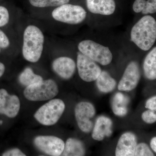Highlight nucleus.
I'll return each instance as SVG.
<instances>
[{
    "label": "nucleus",
    "mask_w": 156,
    "mask_h": 156,
    "mask_svg": "<svg viewBox=\"0 0 156 156\" xmlns=\"http://www.w3.org/2000/svg\"><path fill=\"white\" fill-rule=\"evenodd\" d=\"M112 122L108 117L104 116L98 117L92 131V138L95 140L101 141L106 136H111L112 134Z\"/></svg>",
    "instance_id": "15"
},
{
    "label": "nucleus",
    "mask_w": 156,
    "mask_h": 156,
    "mask_svg": "<svg viewBox=\"0 0 156 156\" xmlns=\"http://www.w3.org/2000/svg\"><path fill=\"white\" fill-rule=\"evenodd\" d=\"M44 37L41 30L34 25H29L23 34L22 53L23 57L29 62H37L41 56Z\"/></svg>",
    "instance_id": "2"
},
{
    "label": "nucleus",
    "mask_w": 156,
    "mask_h": 156,
    "mask_svg": "<svg viewBox=\"0 0 156 156\" xmlns=\"http://www.w3.org/2000/svg\"><path fill=\"white\" fill-rule=\"evenodd\" d=\"M131 41L140 50H150L156 40V21L151 15H146L135 23L131 31Z\"/></svg>",
    "instance_id": "1"
},
{
    "label": "nucleus",
    "mask_w": 156,
    "mask_h": 156,
    "mask_svg": "<svg viewBox=\"0 0 156 156\" xmlns=\"http://www.w3.org/2000/svg\"><path fill=\"white\" fill-rule=\"evenodd\" d=\"M32 5L37 8L58 7L68 4L70 0H28Z\"/></svg>",
    "instance_id": "21"
},
{
    "label": "nucleus",
    "mask_w": 156,
    "mask_h": 156,
    "mask_svg": "<svg viewBox=\"0 0 156 156\" xmlns=\"http://www.w3.org/2000/svg\"><path fill=\"white\" fill-rule=\"evenodd\" d=\"M52 17L55 20L70 24H77L83 22L87 16L85 9L80 6L65 4L53 11Z\"/></svg>",
    "instance_id": "6"
},
{
    "label": "nucleus",
    "mask_w": 156,
    "mask_h": 156,
    "mask_svg": "<svg viewBox=\"0 0 156 156\" xmlns=\"http://www.w3.org/2000/svg\"><path fill=\"white\" fill-rule=\"evenodd\" d=\"M5 70V65L2 62H0V78L4 74Z\"/></svg>",
    "instance_id": "31"
},
{
    "label": "nucleus",
    "mask_w": 156,
    "mask_h": 156,
    "mask_svg": "<svg viewBox=\"0 0 156 156\" xmlns=\"http://www.w3.org/2000/svg\"><path fill=\"white\" fill-rule=\"evenodd\" d=\"M76 66L75 61L68 57H58L54 60L52 64L53 71L65 80H69L73 76Z\"/></svg>",
    "instance_id": "13"
},
{
    "label": "nucleus",
    "mask_w": 156,
    "mask_h": 156,
    "mask_svg": "<svg viewBox=\"0 0 156 156\" xmlns=\"http://www.w3.org/2000/svg\"><path fill=\"white\" fill-rule=\"evenodd\" d=\"M86 3L87 9L92 14L108 16L115 11V0H87Z\"/></svg>",
    "instance_id": "14"
},
{
    "label": "nucleus",
    "mask_w": 156,
    "mask_h": 156,
    "mask_svg": "<svg viewBox=\"0 0 156 156\" xmlns=\"http://www.w3.org/2000/svg\"><path fill=\"white\" fill-rule=\"evenodd\" d=\"M10 45V41L6 34L0 29V48L6 49Z\"/></svg>",
    "instance_id": "27"
},
{
    "label": "nucleus",
    "mask_w": 156,
    "mask_h": 156,
    "mask_svg": "<svg viewBox=\"0 0 156 156\" xmlns=\"http://www.w3.org/2000/svg\"><path fill=\"white\" fill-rule=\"evenodd\" d=\"M79 51L85 56L103 66L110 64L113 55L108 47L92 40L82 41L78 46Z\"/></svg>",
    "instance_id": "5"
},
{
    "label": "nucleus",
    "mask_w": 156,
    "mask_h": 156,
    "mask_svg": "<svg viewBox=\"0 0 156 156\" xmlns=\"http://www.w3.org/2000/svg\"><path fill=\"white\" fill-rule=\"evenodd\" d=\"M75 114L78 126L81 131L87 133L91 132L93 127L91 119L95 114L93 105L86 101L80 102L76 105Z\"/></svg>",
    "instance_id": "8"
},
{
    "label": "nucleus",
    "mask_w": 156,
    "mask_h": 156,
    "mask_svg": "<svg viewBox=\"0 0 156 156\" xmlns=\"http://www.w3.org/2000/svg\"><path fill=\"white\" fill-rule=\"evenodd\" d=\"M34 143L40 151L53 156L61 155L65 146L63 140L53 136H37L34 140Z\"/></svg>",
    "instance_id": "9"
},
{
    "label": "nucleus",
    "mask_w": 156,
    "mask_h": 156,
    "mask_svg": "<svg viewBox=\"0 0 156 156\" xmlns=\"http://www.w3.org/2000/svg\"><path fill=\"white\" fill-rule=\"evenodd\" d=\"M137 145L136 136L131 132H126L119 139L115 150L116 156H134Z\"/></svg>",
    "instance_id": "12"
},
{
    "label": "nucleus",
    "mask_w": 156,
    "mask_h": 156,
    "mask_svg": "<svg viewBox=\"0 0 156 156\" xmlns=\"http://www.w3.org/2000/svg\"><path fill=\"white\" fill-rule=\"evenodd\" d=\"M145 107L152 110H156V96L151 98L147 101Z\"/></svg>",
    "instance_id": "29"
},
{
    "label": "nucleus",
    "mask_w": 156,
    "mask_h": 156,
    "mask_svg": "<svg viewBox=\"0 0 156 156\" xmlns=\"http://www.w3.org/2000/svg\"><path fill=\"white\" fill-rule=\"evenodd\" d=\"M129 99L122 93L118 92L115 95L113 99L112 111L114 113L119 116H124L128 112L127 105Z\"/></svg>",
    "instance_id": "19"
},
{
    "label": "nucleus",
    "mask_w": 156,
    "mask_h": 156,
    "mask_svg": "<svg viewBox=\"0 0 156 156\" xmlns=\"http://www.w3.org/2000/svg\"><path fill=\"white\" fill-rule=\"evenodd\" d=\"M77 67L80 77L87 82L96 80L102 71L96 62L80 52L77 57Z\"/></svg>",
    "instance_id": "7"
},
{
    "label": "nucleus",
    "mask_w": 156,
    "mask_h": 156,
    "mask_svg": "<svg viewBox=\"0 0 156 156\" xmlns=\"http://www.w3.org/2000/svg\"><path fill=\"white\" fill-rule=\"evenodd\" d=\"M1 48H0V53H1Z\"/></svg>",
    "instance_id": "32"
},
{
    "label": "nucleus",
    "mask_w": 156,
    "mask_h": 156,
    "mask_svg": "<svg viewBox=\"0 0 156 156\" xmlns=\"http://www.w3.org/2000/svg\"><path fill=\"white\" fill-rule=\"evenodd\" d=\"M143 70L146 77L149 80L156 78V48L154 47L146 56L143 63Z\"/></svg>",
    "instance_id": "17"
},
{
    "label": "nucleus",
    "mask_w": 156,
    "mask_h": 156,
    "mask_svg": "<svg viewBox=\"0 0 156 156\" xmlns=\"http://www.w3.org/2000/svg\"><path fill=\"white\" fill-rule=\"evenodd\" d=\"M85 146L82 141L75 138H69L65 144L64 150L61 155L82 156L85 155Z\"/></svg>",
    "instance_id": "16"
},
{
    "label": "nucleus",
    "mask_w": 156,
    "mask_h": 156,
    "mask_svg": "<svg viewBox=\"0 0 156 156\" xmlns=\"http://www.w3.org/2000/svg\"><path fill=\"white\" fill-rule=\"evenodd\" d=\"M156 12V0H147L145 9L142 12L144 15L153 14Z\"/></svg>",
    "instance_id": "25"
},
{
    "label": "nucleus",
    "mask_w": 156,
    "mask_h": 156,
    "mask_svg": "<svg viewBox=\"0 0 156 156\" xmlns=\"http://www.w3.org/2000/svg\"><path fill=\"white\" fill-rule=\"evenodd\" d=\"M141 73L139 65L136 61H131L126 67L122 77L118 85L121 91H131L135 89L140 80Z\"/></svg>",
    "instance_id": "10"
},
{
    "label": "nucleus",
    "mask_w": 156,
    "mask_h": 156,
    "mask_svg": "<svg viewBox=\"0 0 156 156\" xmlns=\"http://www.w3.org/2000/svg\"><path fill=\"white\" fill-rule=\"evenodd\" d=\"M19 81L20 84L26 87H28L43 80L41 76L34 73L33 70L30 67H27L20 74Z\"/></svg>",
    "instance_id": "20"
},
{
    "label": "nucleus",
    "mask_w": 156,
    "mask_h": 156,
    "mask_svg": "<svg viewBox=\"0 0 156 156\" xmlns=\"http://www.w3.org/2000/svg\"><path fill=\"white\" fill-rule=\"evenodd\" d=\"M96 83L100 92L108 93L114 90L117 83L107 72L102 71L96 80Z\"/></svg>",
    "instance_id": "18"
},
{
    "label": "nucleus",
    "mask_w": 156,
    "mask_h": 156,
    "mask_svg": "<svg viewBox=\"0 0 156 156\" xmlns=\"http://www.w3.org/2000/svg\"><path fill=\"white\" fill-rule=\"evenodd\" d=\"M20 106V101L17 96L10 95L5 89H0V114L14 118L18 114Z\"/></svg>",
    "instance_id": "11"
},
{
    "label": "nucleus",
    "mask_w": 156,
    "mask_h": 156,
    "mask_svg": "<svg viewBox=\"0 0 156 156\" xmlns=\"http://www.w3.org/2000/svg\"><path fill=\"white\" fill-rule=\"evenodd\" d=\"M65 109L64 102L60 99L48 101L36 112L34 117L40 124L45 126L55 125L63 114Z\"/></svg>",
    "instance_id": "4"
},
{
    "label": "nucleus",
    "mask_w": 156,
    "mask_h": 156,
    "mask_svg": "<svg viewBox=\"0 0 156 156\" xmlns=\"http://www.w3.org/2000/svg\"><path fill=\"white\" fill-rule=\"evenodd\" d=\"M142 119L145 122L153 124L156 121V110L149 109L144 112L142 114Z\"/></svg>",
    "instance_id": "23"
},
{
    "label": "nucleus",
    "mask_w": 156,
    "mask_h": 156,
    "mask_svg": "<svg viewBox=\"0 0 156 156\" xmlns=\"http://www.w3.org/2000/svg\"><path fill=\"white\" fill-rule=\"evenodd\" d=\"M9 20V14L5 7L0 6V27L8 24Z\"/></svg>",
    "instance_id": "24"
},
{
    "label": "nucleus",
    "mask_w": 156,
    "mask_h": 156,
    "mask_svg": "<svg viewBox=\"0 0 156 156\" xmlns=\"http://www.w3.org/2000/svg\"><path fill=\"white\" fill-rule=\"evenodd\" d=\"M150 145L152 149L156 152V137H154L151 140Z\"/></svg>",
    "instance_id": "30"
},
{
    "label": "nucleus",
    "mask_w": 156,
    "mask_h": 156,
    "mask_svg": "<svg viewBox=\"0 0 156 156\" xmlns=\"http://www.w3.org/2000/svg\"><path fill=\"white\" fill-rule=\"evenodd\" d=\"M134 156H153L154 154L146 144L142 143L136 145Z\"/></svg>",
    "instance_id": "22"
},
{
    "label": "nucleus",
    "mask_w": 156,
    "mask_h": 156,
    "mask_svg": "<svg viewBox=\"0 0 156 156\" xmlns=\"http://www.w3.org/2000/svg\"><path fill=\"white\" fill-rule=\"evenodd\" d=\"M3 156H25L26 154L18 148H13L5 152Z\"/></svg>",
    "instance_id": "28"
},
{
    "label": "nucleus",
    "mask_w": 156,
    "mask_h": 156,
    "mask_svg": "<svg viewBox=\"0 0 156 156\" xmlns=\"http://www.w3.org/2000/svg\"><path fill=\"white\" fill-rule=\"evenodd\" d=\"M146 0H135L133 5V10L136 13H142L146 6Z\"/></svg>",
    "instance_id": "26"
},
{
    "label": "nucleus",
    "mask_w": 156,
    "mask_h": 156,
    "mask_svg": "<svg viewBox=\"0 0 156 156\" xmlns=\"http://www.w3.org/2000/svg\"><path fill=\"white\" fill-rule=\"evenodd\" d=\"M58 93V86L52 80H42L26 87L24 97L31 101H44L52 99Z\"/></svg>",
    "instance_id": "3"
}]
</instances>
